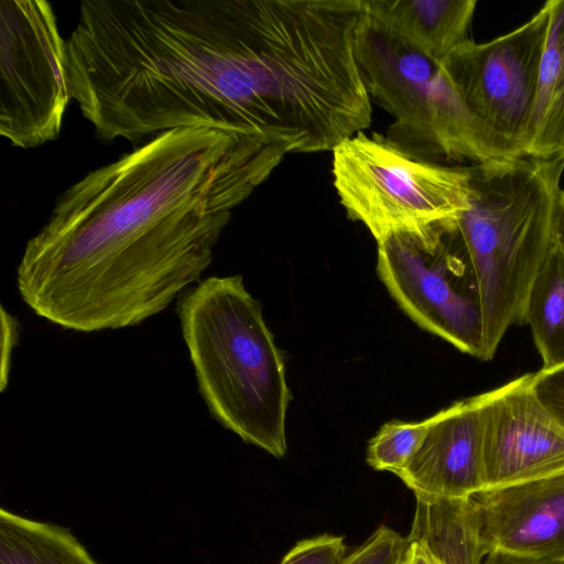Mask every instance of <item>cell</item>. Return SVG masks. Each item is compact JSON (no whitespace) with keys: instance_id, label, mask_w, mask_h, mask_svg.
<instances>
[{"instance_id":"cell-14","label":"cell","mask_w":564,"mask_h":564,"mask_svg":"<svg viewBox=\"0 0 564 564\" xmlns=\"http://www.w3.org/2000/svg\"><path fill=\"white\" fill-rule=\"evenodd\" d=\"M415 500L408 540L425 544L443 564H482L486 555L469 498Z\"/></svg>"},{"instance_id":"cell-2","label":"cell","mask_w":564,"mask_h":564,"mask_svg":"<svg viewBox=\"0 0 564 564\" xmlns=\"http://www.w3.org/2000/svg\"><path fill=\"white\" fill-rule=\"evenodd\" d=\"M176 313L212 416L243 442L283 457L291 401L284 358L241 275L198 282L178 299Z\"/></svg>"},{"instance_id":"cell-5","label":"cell","mask_w":564,"mask_h":564,"mask_svg":"<svg viewBox=\"0 0 564 564\" xmlns=\"http://www.w3.org/2000/svg\"><path fill=\"white\" fill-rule=\"evenodd\" d=\"M332 153L340 204L377 242L458 219L469 206L467 166L415 158L386 137L364 131L343 140Z\"/></svg>"},{"instance_id":"cell-16","label":"cell","mask_w":564,"mask_h":564,"mask_svg":"<svg viewBox=\"0 0 564 564\" xmlns=\"http://www.w3.org/2000/svg\"><path fill=\"white\" fill-rule=\"evenodd\" d=\"M523 322L531 328L542 368L564 365V258L555 245L531 284Z\"/></svg>"},{"instance_id":"cell-15","label":"cell","mask_w":564,"mask_h":564,"mask_svg":"<svg viewBox=\"0 0 564 564\" xmlns=\"http://www.w3.org/2000/svg\"><path fill=\"white\" fill-rule=\"evenodd\" d=\"M0 564H99L59 524L0 509Z\"/></svg>"},{"instance_id":"cell-9","label":"cell","mask_w":564,"mask_h":564,"mask_svg":"<svg viewBox=\"0 0 564 564\" xmlns=\"http://www.w3.org/2000/svg\"><path fill=\"white\" fill-rule=\"evenodd\" d=\"M478 398L484 489L564 470V429L536 397L532 373Z\"/></svg>"},{"instance_id":"cell-22","label":"cell","mask_w":564,"mask_h":564,"mask_svg":"<svg viewBox=\"0 0 564 564\" xmlns=\"http://www.w3.org/2000/svg\"><path fill=\"white\" fill-rule=\"evenodd\" d=\"M403 564H443L422 542L408 540Z\"/></svg>"},{"instance_id":"cell-12","label":"cell","mask_w":564,"mask_h":564,"mask_svg":"<svg viewBox=\"0 0 564 564\" xmlns=\"http://www.w3.org/2000/svg\"><path fill=\"white\" fill-rule=\"evenodd\" d=\"M475 0H362L365 13L394 37L442 63L468 40Z\"/></svg>"},{"instance_id":"cell-13","label":"cell","mask_w":564,"mask_h":564,"mask_svg":"<svg viewBox=\"0 0 564 564\" xmlns=\"http://www.w3.org/2000/svg\"><path fill=\"white\" fill-rule=\"evenodd\" d=\"M538 96L530 122L527 155L558 156L564 145V0H551Z\"/></svg>"},{"instance_id":"cell-17","label":"cell","mask_w":564,"mask_h":564,"mask_svg":"<svg viewBox=\"0 0 564 564\" xmlns=\"http://www.w3.org/2000/svg\"><path fill=\"white\" fill-rule=\"evenodd\" d=\"M426 432L424 421L408 423L390 421L369 441L367 464L376 470L397 475L410 462Z\"/></svg>"},{"instance_id":"cell-21","label":"cell","mask_w":564,"mask_h":564,"mask_svg":"<svg viewBox=\"0 0 564 564\" xmlns=\"http://www.w3.org/2000/svg\"><path fill=\"white\" fill-rule=\"evenodd\" d=\"M482 564H564V556L531 557L501 552H491L485 556Z\"/></svg>"},{"instance_id":"cell-3","label":"cell","mask_w":564,"mask_h":564,"mask_svg":"<svg viewBox=\"0 0 564 564\" xmlns=\"http://www.w3.org/2000/svg\"><path fill=\"white\" fill-rule=\"evenodd\" d=\"M469 206L457 226L481 295L487 360L510 326L523 324L525 300L553 241L564 158L470 164Z\"/></svg>"},{"instance_id":"cell-8","label":"cell","mask_w":564,"mask_h":564,"mask_svg":"<svg viewBox=\"0 0 564 564\" xmlns=\"http://www.w3.org/2000/svg\"><path fill=\"white\" fill-rule=\"evenodd\" d=\"M549 23L545 2L516 30L485 43L468 39L441 63L471 117L525 155Z\"/></svg>"},{"instance_id":"cell-1","label":"cell","mask_w":564,"mask_h":564,"mask_svg":"<svg viewBox=\"0 0 564 564\" xmlns=\"http://www.w3.org/2000/svg\"><path fill=\"white\" fill-rule=\"evenodd\" d=\"M288 154L258 138L173 129L56 199L17 269L23 302L66 329L135 326L199 280L232 210Z\"/></svg>"},{"instance_id":"cell-11","label":"cell","mask_w":564,"mask_h":564,"mask_svg":"<svg viewBox=\"0 0 564 564\" xmlns=\"http://www.w3.org/2000/svg\"><path fill=\"white\" fill-rule=\"evenodd\" d=\"M424 438L397 476L415 497L465 499L484 489L478 395L424 420Z\"/></svg>"},{"instance_id":"cell-20","label":"cell","mask_w":564,"mask_h":564,"mask_svg":"<svg viewBox=\"0 0 564 564\" xmlns=\"http://www.w3.org/2000/svg\"><path fill=\"white\" fill-rule=\"evenodd\" d=\"M532 387L539 400L564 429V365L532 373Z\"/></svg>"},{"instance_id":"cell-10","label":"cell","mask_w":564,"mask_h":564,"mask_svg":"<svg viewBox=\"0 0 564 564\" xmlns=\"http://www.w3.org/2000/svg\"><path fill=\"white\" fill-rule=\"evenodd\" d=\"M485 555L564 556V470L469 497Z\"/></svg>"},{"instance_id":"cell-6","label":"cell","mask_w":564,"mask_h":564,"mask_svg":"<svg viewBox=\"0 0 564 564\" xmlns=\"http://www.w3.org/2000/svg\"><path fill=\"white\" fill-rule=\"evenodd\" d=\"M377 271L404 313L458 350L487 360L481 295L457 219L377 242Z\"/></svg>"},{"instance_id":"cell-24","label":"cell","mask_w":564,"mask_h":564,"mask_svg":"<svg viewBox=\"0 0 564 564\" xmlns=\"http://www.w3.org/2000/svg\"><path fill=\"white\" fill-rule=\"evenodd\" d=\"M560 156H563V158H564V145H563V148H562V151H561V153H560Z\"/></svg>"},{"instance_id":"cell-19","label":"cell","mask_w":564,"mask_h":564,"mask_svg":"<svg viewBox=\"0 0 564 564\" xmlns=\"http://www.w3.org/2000/svg\"><path fill=\"white\" fill-rule=\"evenodd\" d=\"M346 555L343 536L322 534L297 542L280 564H341Z\"/></svg>"},{"instance_id":"cell-4","label":"cell","mask_w":564,"mask_h":564,"mask_svg":"<svg viewBox=\"0 0 564 564\" xmlns=\"http://www.w3.org/2000/svg\"><path fill=\"white\" fill-rule=\"evenodd\" d=\"M356 52L370 98L393 117L386 139L401 150L423 160L471 164L527 158L471 117L441 63L391 35L365 11Z\"/></svg>"},{"instance_id":"cell-7","label":"cell","mask_w":564,"mask_h":564,"mask_svg":"<svg viewBox=\"0 0 564 564\" xmlns=\"http://www.w3.org/2000/svg\"><path fill=\"white\" fill-rule=\"evenodd\" d=\"M67 43L45 0L0 2V134L32 149L59 135L69 99Z\"/></svg>"},{"instance_id":"cell-18","label":"cell","mask_w":564,"mask_h":564,"mask_svg":"<svg viewBox=\"0 0 564 564\" xmlns=\"http://www.w3.org/2000/svg\"><path fill=\"white\" fill-rule=\"evenodd\" d=\"M408 539L381 525L341 564H403Z\"/></svg>"},{"instance_id":"cell-23","label":"cell","mask_w":564,"mask_h":564,"mask_svg":"<svg viewBox=\"0 0 564 564\" xmlns=\"http://www.w3.org/2000/svg\"><path fill=\"white\" fill-rule=\"evenodd\" d=\"M553 241L564 258V189H560L556 199L553 224Z\"/></svg>"}]
</instances>
